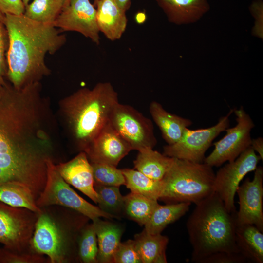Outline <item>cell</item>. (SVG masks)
I'll use <instances>...</instances> for the list:
<instances>
[{
    "instance_id": "cell-1",
    "label": "cell",
    "mask_w": 263,
    "mask_h": 263,
    "mask_svg": "<svg viewBox=\"0 0 263 263\" xmlns=\"http://www.w3.org/2000/svg\"><path fill=\"white\" fill-rule=\"evenodd\" d=\"M4 24L9 45L6 53L7 77L16 88L40 82L51 73L45 63L65 43V35L52 24L32 20L23 14H5Z\"/></svg>"
},
{
    "instance_id": "cell-2",
    "label": "cell",
    "mask_w": 263,
    "mask_h": 263,
    "mask_svg": "<svg viewBox=\"0 0 263 263\" xmlns=\"http://www.w3.org/2000/svg\"><path fill=\"white\" fill-rule=\"evenodd\" d=\"M119 102L111 83L99 82L93 88H81L59 101L58 113L68 139L84 151L108 123Z\"/></svg>"
},
{
    "instance_id": "cell-3",
    "label": "cell",
    "mask_w": 263,
    "mask_h": 263,
    "mask_svg": "<svg viewBox=\"0 0 263 263\" xmlns=\"http://www.w3.org/2000/svg\"><path fill=\"white\" fill-rule=\"evenodd\" d=\"M32 144L27 122L9 95L0 87V185L15 184L32 192L36 189Z\"/></svg>"
},
{
    "instance_id": "cell-4",
    "label": "cell",
    "mask_w": 263,
    "mask_h": 263,
    "mask_svg": "<svg viewBox=\"0 0 263 263\" xmlns=\"http://www.w3.org/2000/svg\"><path fill=\"white\" fill-rule=\"evenodd\" d=\"M236 216L215 192L196 204L186 223L192 262L200 263L217 252L240 253L235 242Z\"/></svg>"
},
{
    "instance_id": "cell-5",
    "label": "cell",
    "mask_w": 263,
    "mask_h": 263,
    "mask_svg": "<svg viewBox=\"0 0 263 263\" xmlns=\"http://www.w3.org/2000/svg\"><path fill=\"white\" fill-rule=\"evenodd\" d=\"M215 173L211 166L174 158L162 181L160 200L169 203L188 202L195 205L214 192Z\"/></svg>"
},
{
    "instance_id": "cell-6",
    "label": "cell",
    "mask_w": 263,
    "mask_h": 263,
    "mask_svg": "<svg viewBox=\"0 0 263 263\" xmlns=\"http://www.w3.org/2000/svg\"><path fill=\"white\" fill-rule=\"evenodd\" d=\"M47 176L44 188L36 200L41 208L53 205H60L75 210L92 221L97 218H116L102 210L82 198L74 191L57 171L52 158L46 161Z\"/></svg>"
},
{
    "instance_id": "cell-7",
    "label": "cell",
    "mask_w": 263,
    "mask_h": 263,
    "mask_svg": "<svg viewBox=\"0 0 263 263\" xmlns=\"http://www.w3.org/2000/svg\"><path fill=\"white\" fill-rule=\"evenodd\" d=\"M109 123L129 144L138 151L157 144L151 120L133 107L118 102L110 114Z\"/></svg>"
},
{
    "instance_id": "cell-8",
    "label": "cell",
    "mask_w": 263,
    "mask_h": 263,
    "mask_svg": "<svg viewBox=\"0 0 263 263\" xmlns=\"http://www.w3.org/2000/svg\"><path fill=\"white\" fill-rule=\"evenodd\" d=\"M38 214L0 201V243L11 251L22 253L29 245Z\"/></svg>"
},
{
    "instance_id": "cell-9",
    "label": "cell",
    "mask_w": 263,
    "mask_h": 263,
    "mask_svg": "<svg viewBox=\"0 0 263 263\" xmlns=\"http://www.w3.org/2000/svg\"><path fill=\"white\" fill-rule=\"evenodd\" d=\"M233 109L219 119L218 123L209 128L190 130L187 128L181 138L172 145L163 147V154L166 156L195 163H203L205 153L212 141L221 132L229 127V117Z\"/></svg>"
},
{
    "instance_id": "cell-10",
    "label": "cell",
    "mask_w": 263,
    "mask_h": 263,
    "mask_svg": "<svg viewBox=\"0 0 263 263\" xmlns=\"http://www.w3.org/2000/svg\"><path fill=\"white\" fill-rule=\"evenodd\" d=\"M233 113L236 116V125L225 129V135L213 144L214 150L204 160L212 167L234 161L251 146V131L255 127L252 119L242 106L234 109Z\"/></svg>"
},
{
    "instance_id": "cell-11",
    "label": "cell",
    "mask_w": 263,
    "mask_h": 263,
    "mask_svg": "<svg viewBox=\"0 0 263 263\" xmlns=\"http://www.w3.org/2000/svg\"><path fill=\"white\" fill-rule=\"evenodd\" d=\"M260 157L249 147L234 161L221 168L215 175L214 192L224 202L230 213H236L234 197L241 181L257 167Z\"/></svg>"
},
{
    "instance_id": "cell-12",
    "label": "cell",
    "mask_w": 263,
    "mask_h": 263,
    "mask_svg": "<svg viewBox=\"0 0 263 263\" xmlns=\"http://www.w3.org/2000/svg\"><path fill=\"white\" fill-rule=\"evenodd\" d=\"M53 25L63 31L77 32L96 44L100 43L96 10L89 0H70Z\"/></svg>"
},
{
    "instance_id": "cell-13",
    "label": "cell",
    "mask_w": 263,
    "mask_h": 263,
    "mask_svg": "<svg viewBox=\"0 0 263 263\" xmlns=\"http://www.w3.org/2000/svg\"><path fill=\"white\" fill-rule=\"evenodd\" d=\"M252 180L247 178L237 188L239 208L236 212L237 225L251 224L263 232V168H256Z\"/></svg>"
},
{
    "instance_id": "cell-14",
    "label": "cell",
    "mask_w": 263,
    "mask_h": 263,
    "mask_svg": "<svg viewBox=\"0 0 263 263\" xmlns=\"http://www.w3.org/2000/svg\"><path fill=\"white\" fill-rule=\"evenodd\" d=\"M65 240L62 232L47 214L39 213L30 242L35 253L46 255L51 263H61L66 260Z\"/></svg>"
},
{
    "instance_id": "cell-15",
    "label": "cell",
    "mask_w": 263,
    "mask_h": 263,
    "mask_svg": "<svg viewBox=\"0 0 263 263\" xmlns=\"http://www.w3.org/2000/svg\"><path fill=\"white\" fill-rule=\"evenodd\" d=\"M132 149L108 123L84 151L91 163L116 167Z\"/></svg>"
},
{
    "instance_id": "cell-16",
    "label": "cell",
    "mask_w": 263,
    "mask_h": 263,
    "mask_svg": "<svg viewBox=\"0 0 263 263\" xmlns=\"http://www.w3.org/2000/svg\"><path fill=\"white\" fill-rule=\"evenodd\" d=\"M63 179L97 204L98 198L94 188L92 165L84 151H80L70 161L56 164Z\"/></svg>"
},
{
    "instance_id": "cell-17",
    "label": "cell",
    "mask_w": 263,
    "mask_h": 263,
    "mask_svg": "<svg viewBox=\"0 0 263 263\" xmlns=\"http://www.w3.org/2000/svg\"><path fill=\"white\" fill-rule=\"evenodd\" d=\"M95 6L99 32L111 41L120 39L127 26L126 11L113 0H100Z\"/></svg>"
},
{
    "instance_id": "cell-18",
    "label": "cell",
    "mask_w": 263,
    "mask_h": 263,
    "mask_svg": "<svg viewBox=\"0 0 263 263\" xmlns=\"http://www.w3.org/2000/svg\"><path fill=\"white\" fill-rule=\"evenodd\" d=\"M168 20L177 25L198 21L210 9L207 0H155Z\"/></svg>"
},
{
    "instance_id": "cell-19",
    "label": "cell",
    "mask_w": 263,
    "mask_h": 263,
    "mask_svg": "<svg viewBox=\"0 0 263 263\" xmlns=\"http://www.w3.org/2000/svg\"><path fill=\"white\" fill-rule=\"evenodd\" d=\"M149 111L168 145L175 144L180 140L185 129L192 124L191 120L169 113L155 101L150 103Z\"/></svg>"
},
{
    "instance_id": "cell-20",
    "label": "cell",
    "mask_w": 263,
    "mask_h": 263,
    "mask_svg": "<svg viewBox=\"0 0 263 263\" xmlns=\"http://www.w3.org/2000/svg\"><path fill=\"white\" fill-rule=\"evenodd\" d=\"M97 240V263H112L113 254L120 243L123 233L118 225L105 221L100 218L93 220Z\"/></svg>"
},
{
    "instance_id": "cell-21",
    "label": "cell",
    "mask_w": 263,
    "mask_h": 263,
    "mask_svg": "<svg viewBox=\"0 0 263 263\" xmlns=\"http://www.w3.org/2000/svg\"><path fill=\"white\" fill-rule=\"evenodd\" d=\"M235 242L239 252L248 262L263 263V233L255 225L236 224Z\"/></svg>"
},
{
    "instance_id": "cell-22",
    "label": "cell",
    "mask_w": 263,
    "mask_h": 263,
    "mask_svg": "<svg viewBox=\"0 0 263 263\" xmlns=\"http://www.w3.org/2000/svg\"><path fill=\"white\" fill-rule=\"evenodd\" d=\"M174 158L162 154L153 148L138 151L133 162L134 168L150 178L161 181L170 168Z\"/></svg>"
},
{
    "instance_id": "cell-23",
    "label": "cell",
    "mask_w": 263,
    "mask_h": 263,
    "mask_svg": "<svg viewBox=\"0 0 263 263\" xmlns=\"http://www.w3.org/2000/svg\"><path fill=\"white\" fill-rule=\"evenodd\" d=\"M141 263H167L166 249L168 238L161 234H151L144 229L134 236Z\"/></svg>"
},
{
    "instance_id": "cell-24",
    "label": "cell",
    "mask_w": 263,
    "mask_h": 263,
    "mask_svg": "<svg viewBox=\"0 0 263 263\" xmlns=\"http://www.w3.org/2000/svg\"><path fill=\"white\" fill-rule=\"evenodd\" d=\"M191 203L181 202L158 205L144 225V230L151 234H161L169 224L184 216L189 210Z\"/></svg>"
},
{
    "instance_id": "cell-25",
    "label": "cell",
    "mask_w": 263,
    "mask_h": 263,
    "mask_svg": "<svg viewBox=\"0 0 263 263\" xmlns=\"http://www.w3.org/2000/svg\"><path fill=\"white\" fill-rule=\"evenodd\" d=\"M125 178V185L131 192L147 198L159 200L163 189L162 181L151 179L136 169H121Z\"/></svg>"
},
{
    "instance_id": "cell-26",
    "label": "cell",
    "mask_w": 263,
    "mask_h": 263,
    "mask_svg": "<svg viewBox=\"0 0 263 263\" xmlns=\"http://www.w3.org/2000/svg\"><path fill=\"white\" fill-rule=\"evenodd\" d=\"M36 198L24 187L13 184L0 185V201L15 207L24 208L39 214L41 209L36 204Z\"/></svg>"
},
{
    "instance_id": "cell-27",
    "label": "cell",
    "mask_w": 263,
    "mask_h": 263,
    "mask_svg": "<svg viewBox=\"0 0 263 263\" xmlns=\"http://www.w3.org/2000/svg\"><path fill=\"white\" fill-rule=\"evenodd\" d=\"M67 4L66 0H34L25 7L23 15L35 21L53 25Z\"/></svg>"
},
{
    "instance_id": "cell-28",
    "label": "cell",
    "mask_w": 263,
    "mask_h": 263,
    "mask_svg": "<svg viewBox=\"0 0 263 263\" xmlns=\"http://www.w3.org/2000/svg\"><path fill=\"white\" fill-rule=\"evenodd\" d=\"M157 201L131 192L124 196V211L129 218L144 226L159 205Z\"/></svg>"
},
{
    "instance_id": "cell-29",
    "label": "cell",
    "mask_w": 263,
    "mask_h": 263,
    "mask_svg": "<svg viewBox=\"0 0 263 263\" xmlns=\"http://www.w3.org/2000/svg\"><path fill=\"white\" fill-rule=\"evenodd\" d=\"M94 188L98 196L97 204L102 210L116 218L124 211V196L118 187L94 184Z\"/></svg>"
},
{
    "instance_id": "cell-30",
    "label": "cell",
    "mask_w": 263,
    "mask_h": 263,
    "mask_svg": "<svg viewBox=\"0 0 263 263\" xmlns=\"http://www.w3.org/2000/svg\"><path fill=\"white\" fill-rule=\"evenodd\" d=\"M94 184L119 187L125 185V178L121 169L103 163H91Z\"/></svg>"
},
{
    "instance_id": "cell-31",
    "label": "cell",
    "mask_w": 263,
    "mask_h": 263,
    "mask_svg": "<svg viewBox=\"0 0 263 263\" xmlns=\"http://www.w3.org/2000/svg\"><path fill=\"white\" fill-rule=\"evenodd\" d=\"M98 244L96 234L93 224L83 230L79 241L78 254L85 263H97Z\"/></svg>"
},
{
    "instance_id": "cell-32",
    "label": "cell",
    "mask_w": 263,
    "mask_h": 263,
    "mask_svg": "<svg viewBox=\"0 0 263 263\" xmlns=\"http://www.w3.org/2000/svg\"><path fill=\"white\" fill-rule=\"evenodd\" d=\"M112 263H141L134 240L120 242L113 254Z\"/></svg>"
},
{
    "instance_id": "cell-33",
    "label": "cell",
    "mask_w": 263,
    "mask_h": 263,
    "mask_svg": "<svg viewBox=\"0 0 263 263\" xmlns=\"http://www.w3.org/2000/svg\"><path fill=\"white\" fill-rule=\"evenodd\" d=\"M45 261L42 255L16 252L0 247V263H39Z\"/></svg>"
},
{
    "instance_id": "cell-34",
    "label": "cell",
    "mask_w": 263,
    "mask_h": 263,
    "mask_svg": "<svg viewBox=\"0 0 263 263\" xmlns=\"http://www.w3.org/2000/svg\"><path fill=\"white\" fill-rule=\"evenodd\" d=\"M9 45L7 32L3 22H0V84L3 83L7 76V64L6 53Z\"/></svg>"
},
{
    "instance_id": "cell-35",
    "label": "cell",
    "mask_w": 263,
    "mask_h": 263,
    "mask_svg": "<svg viewBox=\"0 0 263 263\" xmlns=\"http://www.w3.org/2000/svg\"><path fill=\"white\" fill-rule=\"evenodd\" d=\"M247 260L240 253L220 252L212 254L200 263H244Z\"/></svg>"
},
{
    "instance_id": "cell-36",
    "label": "cell",
    "mask_w": 263,
    "mask_h": 263,
    "mask_svg": "<svg viewBox=\"0 0 263 263\" xmlns=\"http://www.w3.org/2000/svg\"><path fill=\"white\" fill-rule=\"evenodd\" d=\"M24 10L22 0H0V11L4 14L22 15Z\"/></svg>"
},
{
    "instance_id": "cell-37",
    "label": "cell",
    "mask_w": 263,
    "mask_h": 263,
    "mask_svg": "<svg viewBox=\"0 0 263 263\" xmlns=\"http://www.w3.org/2000/svg\"><path fill=\"white\" fill-rule=\"evenodd\" d=\"M250 147L255 152H257L261 159H263V139L261 137L252 139Z\"/></svg>"
},
{
    "instance_id": "cell-38",
    "label": "cell",
    "mask_w": 263,
    "mask_h": 263,
    "mask_svg": "<svg viewBox=\"0 0 263 263\" xmlns=\"http://www.w3.org/2000/svg\"><path fill=\"white\" fill-rule=\"evenodd\" d=\"M123 10L126 12L131 6V0H113Z\"/></svg>"
},
{
    "instance_id": "cell-39",
    "label": "cell",
    "mask_w": 263,
    "mask_h": 263,
    "mask_svg": "<svg viewBox=\"0 0 263 263\" xmlns=\"http://www.w3.org/2000/svg\"><path fill=\"white\" fill-rule=\"evenodd\" d=\"M5 14L0 11V22H4Z\"/></svg>"
},
{
    "instance_id": "cell-40",
    "label": "cell",
    "mask_w": 263,
    "mask_h": 263,
    "mask_svg": "<svg viewBox=\"0 0 263 263\" xmlns=\"http://www.w3.org/2000/svg\"><path fill=\"white\" fill-rule=\"evenodd\" d=\"M22 0L25 7L29 3V2L31 0Z\"/></svg>"
},
{
    "instance_id": "cell-41",
    "label": "cell",
    "mask_w": 263,
    "mask_h": 263,
    "mask_svg": "<svg viewBox=\"0 0 263 263\" xmlns=\"http://www.w3.org/2000/svg\"><path fill=\"white\" fill-rule=\"evenodd\" d=\"M100 0H94V6H95L98 1Z\"/></svg>"
},
{
    "instance_id": "cell-42",
    "label": "cell",
    "mask_w": 263,
    "mask_h": 263,
    "mask_svg": "<svg viewBox=\"0 0 263 263\" xmlns=\"http://www.w3.org/2000/svg\"><path fill=\"white\" fill-rule=\"evenodd\" d=\"M66 0V1L67 2V3H68L69 2V1H70V0Z\"/></svg>"
}]
</instances>
